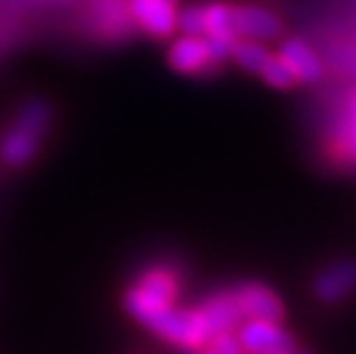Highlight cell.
I'll return each instance as SVG.
<instances>
[{
	"label": "cell",
	"mask_w": 356,
	"mask_h": 354,
	"mask_svg": "<svg viewBox=\"0 0 356 354\" xmlns=\"http://www.w3.org/2000/svg\"><path fill=\"white\" fill-rule=\"evenodd\" d=\"M143 325L156 335L181 348H201L211 341V331L199 309H179L171 303L152 312L143 320Z\"/></svg>",
	"instance_id": "6da1fadb"
},
{
	"label": "cell",
	"mask_w": 356,
	"mask_h": 354,
	"mask_svg": "<svg viewBox=\"0 0 356 354\" xmlns=\"http://www.w3.org/2000/svg\"><path fill=\"white\" fill-rule=\"evenodd\" d=\"M177 297V277L173 271L163 269V267H154L141 275L137 286H133L128 291L124 305L133 318H137L139 323L160 309L165 305H171Z\"/></svg>",
	"instance_id": "7a4b0ae2"
},
{
	"label": "cell",
	"mask_w": 356,
	"mask_h": 354,
	"mask_svg": "<svg viewBox=\"0 0 356 354\" xmlns=\"http://www.w3.org/2000/svg\"><path fill=\"white\" fill-rule=\"evenodd\" d=\"M237 337L248 354H295V339L280 327V323L245 320L239 325Z\"/></svg>",
	"instance_id": "3957f363"
},
{
	"label": "cell",
	"mask_w": 356,
	"mask_h": 354,
	"mask_svg": "<svg viewBox=\"0 0 356 354\" xmlns=\"http://www.w3.org/2000/svg\"><path fill=\"white\" fill-rule=\"evenodd\" d=\"M243 320H267L280 323L284 318V305L273 291L263 284H243L231 291Z\"/></svg>",
	"instance_id": "277c9868"
},
{
	"label": "cell",
	"mask_w": 356,
	"mask_h": 354,
	"mask_svg": "<svg viewBox=\"0 0 356 354\" xmlns=\"http://www.w3.org/2000/svg\"><path fill=\"white\" fill-rule=\"evenodd\" d=\"M133 19L156 37H169L177 26L175 0H128Z\"/></svg>",
	"instance_id": "5b68a950"
},
{
	"label": "cell",
	"mask_w": 356,
	"mask_h": 354,
	"mask_svg": "<svg viewBox=\"0 0 356 354\" xmlns=\"http://www.w3.org/2000/svg\"><path fill=\"white\" fill-rule=\"evenodd\" d=\"M205 318V323L211 331V337L218 333H226V331H233L241 325V312L237 307V301L233 297V293H222L216 295L211 299H207L203 303V307L199 309Z\"/></svg>",
	"instance_id": "8992f818"
},
{
	"label": "cell",
	"mask_w": 356,
	"mask_h": 354,
	"mask_svg": "<svg viewBox=\"0 0 356 354\" xmlns=\"http://www.w3.org/2000/svg\"><path fill=\"white\" fill-rule=\"evenodd\" d=\"M233 24L237 35L248 39H275L282 30L280 19L273 13L256 7L233 9Z\"/></svg>",
	"instance_id": "52a82bcc"
},
{
	"label": "cell",
	"mask_w": 356,
	"mask_h": 354,
	"mask_svg": "<svg viewBox=\"0 0 356 354\" xmlns=\"http://www.w3.org/2000/svg\"><path fill=\"white\" fill-rule=\"evenodd\" d=\"M169 60H171V67L177 69L179 73H199L207 69L211 64L207 39L186 35L184 39L173 43Z\"/></svg>",
	"instance_id": "ba28073f"
},
{
	"label": "cell",
	"mask_w": 356,
	"mask_h": 354,
	"mask_svg": "<svg viewBox=\"0 0 356 354\" xmlns=\"http://www.w3.org/2000/svg\"><path fill=\"white\" fill-rule=\"evenodd\" d=\"M333 147L341 160L356 165V90L346 99L333 124Z\"/></svg>",
	"instance_id": "9c48e42d"
},
{
	"label": "cell",
	"mask_w": 356,
	"mask_h": 354,
	"mask_svg": "<svg viewBox=\"0 0 356 354\" xmlns=\"http://www.w3.org/2000/svg\"><path fill=\"white\" fill-rule=\"evenodd\" d=\"M280 58L286 62V67L293 71L297 81H316L322 75V64L314 49H309L303 41H286L280 49Z\"/></svg>",
	"instance_id": "30bf717a"
},
{
	"label": "cell",
	"mask_w": 356,
	"mask_h": 354,
	"mask_svg": "<svg viewBox=\"0 0 356 354\" xmlns=\"http://www.w3.org/2000/svg\"><path fill=\"white\" fill-rule=\"evenodd\" d=\"M316 295L325 301H339L356 288V263H339L316 280Z\"/></svg>",
	"instance_id": "8fae6325"
},
{
	"label": "cell",
	"mask_w": 356,
	"mask_h": 354,
	"mask_svg": "<svg viewBox=\"0 0 356 354\" xmlns=\"http://www.w3.org/2000/svg\"><path fill=\"white\" fill-rule=\"evenodd\" d=\"M131 17L128 0H94V19L111 37L124 35L131 26Z\"/></svg>",
	"instance_id": "7c38bea8"
},
{
	"label": "cell",
	"mask_w": 356,
	"mask_h": 354,
	"mask_svg": "<svg viewBox=\"0 0 356 354\" xmlns=\"http://www.w3.org/2000/svg\"><path fill=\"white\" fill-rule=\"evenodd\" d=\"M37 139L39 135L37 133H32L28 131V128L24 126H15L13 131L7 135L5 143H3V156L9 165H24L26 160L32 158V154H35L37 150Z\"/></svg>",
	"instance_id": "4fadbf2b"
},
{
	"label": "cell",
	"mask_w": 356,
	"mask_h": 354,
	"mask_svg": "<svg viewBox=\"0 0 356 354\" xmlns=\"http://www.w3.org/2000/svg\"><path fill=\"white\" fill-rule=\"evenodd\" d=\"M205 35L209 39H226L235 41L237 32L233 24V9L224 5H213L205 9Z\"/></svg>",
	"instance_id": "5bb4252c"
},
{
	"label": "cell",
	"mask_w": 356,
	"mask_h": 354,
	"mask_svg": "<svg viewBox=\"0 0 356 354\" xmlns=\"http://www.w3.org/2000/svg\"><path fill=\"white\" fill-rule=\"evenodd\" d=\"M231 56H235V60L241 64V67L252 71V73H261V69L265 67V62L271 58L265 47H261L258 43H252V41L233 43Z\"/></svg>",
	"instance_id": "9a60e30c"
},
{
	"label": "cell",
	"mask_w": 356,
	"mask_h": 354,
	"mask_svg": "<svg viewBox=\"0 0 356 354\" xmlns=\"http://www.w3.org/2000/svg\"><path fill=\"white\" fill-rule=\"evenodd\" d=\"M261 75L265 77L267 83H271L273 88H290L297 79L293 75V71H290L286 67V62L277 56V58H269L265 62V67L261 69Z\"/></svg>",
	"instance_id": "2e32d148"
},
{
	"label": "cell",
	"mask_w": 356,
	"mask_h": 354,
	"mask_svg": "<svg viewBox=\"0 0 356 354\" xmlns=\"http://www.w3.org/2000/svg\"><path fill=\"white\" fill-rule=\"evenodd\" d=\"M177 26L190 37H203L205 35V9L194 7L184 11L177 17Z\"/></svg>",
	"instance_id": "e0dca14e"
},
{
	"label": "cell",
	"mask_w": 356,
	"mask_h": 354,
	"mask_svg": "<svg viewBox=\"0 0 356 354\" xmlns=\"http://www.w3.org/2000/svg\"><path fill=\"white\" fill-rule=\"evenodd\" d=\"M211 348L218 354H243V348L239 344V337H235L231 331L213 335L211 337Z\"/></svg>",
	"instance_id": "ac0fdd59"
},
{
	"label": "cell",
	"mask_w": 356,
	"mask_h": 354,
	"mask_svg": "<svg viewBox=\"0 0 356 354\" xmlns=\"http://www.w3.org/2000/svg\"><path fill=\"white\" fill-rule=\"evenodd\" d=\"M235 41H226V39H209L207 37V47H209V58L211 62H220L226 56H231Z\"/></svg>",
	"instance_id": "d6986e66"
},
{
	"label": "cell",
	"mask_w": 356,
	"mask_h": 354,
	"mask_svg": "<svg viewBox=\"0 0 356 354\" xmlns=\"http://www.w3.org/2000/svg\"><path fill=\"white\" fill-rule=\"evenodd\" d=\"M203 354H218V352H216V350H213V348H209V350H205V352H203Z\"/></svg>",
	"instance_id": "ffe728a7"
},
{
	"label": "cell",
	"mask_w": 356,
	"mask_h": 354,
	"mask_svg": "<svg viewBox=\"0 0 356 354\" xmlns=\"http://www.w3.org/2000/svg\"><path fill=\"white\" fill-rule=\"evenodd\" d=\"M243 354H248V352H243Z\"/></svg>",
	"instance_id": "44dd1931"
}]
</instances>
